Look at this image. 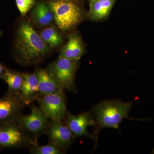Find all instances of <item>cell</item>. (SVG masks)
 I'll return each mask as SVG.
<instances>
[{"label": "cell", "instance_id": "cell-1", "mask_svg": "<svg viewBox=\"0 0 154 154\" xmlns=\"http://www.w3.org/2000/svg\"><path fill=\"white\" fill-rule=\"evenodd\" d=\"M17 60L23 64L38 63L48 53V47L28 22H22L16 39Z\"/></svg>", "mask_w": 154, "mask_h": 154}, {"label": "cell", "instance_id": "cell-18", "mask_svg": "<svg viewBox=\"0 0 154 154\" xmlns=\"http://www.w3.org/2000/svg\"><path fill=\"white\" fill-rule=\"evenodd\" d=\"M31 154H63L65 153L52 143L45 145H38V144L32 146L28 149Z\"/></svg>", "mask_w": 154, "mask_h": 154}, {"label": "cell", "instance_id": "cell-21", "mask_svg": "<svg viewBox=\"0 0 154 154\" xmlns=\"http://www.w3.org/2000/svg\"><path fill=\"white\" fill-rule=\"evenodd\" d=\"M60 1H70V0H60Z\"/></svg>", "mask_w": 154, "mask_h": 154}, {"label": "cell", "instance_id": "cell-4", "mask_svg": "<svg viewBox=\"0 0 154 154\" xmlns=\"http://www.w3.org/2000/svg\"><path fill=\"white\" fill-rule=\"evenodd\" d=\"M49 6L53 13L56 23L61 30L71 29L82 19V11L72 2L59 0L51 2Z\"/></svg>", "mask_w": 154, "mask_h": 154}, {"label": "cell", "instance_id": "cell-8", "mask_svg": "<svg viewBox=\"0 0 154 154\" xmlns=\"http://www.w3.org/2000/svg\"><path fill=\"white\" fill-rule=\"evenodd\" d=\"M45 134L52 143L65 153L71 146L75 137L64 121L50 119Z\"/></svg>", "mask_w": 154, "mask_h": 154}, {"label": "cell", "instance_id": "cell-6", "mask_svg": "<svg viewBox=\"0 0 154 154\" xmlns=\"http://www.w3.org/2000/svg\"><path fill=\"white\" fill-rule=\"evenodd\" d=\"M30 113L27 115L21 114L17 122L25 131L38 140V137L45 134L49 120L41 108L34 104L30 107Z\"/></svg>", "mask_w": 154, "mask_h": 154}, {"label": "cell", "instance_id": "cell-20", "mask_svg": "<svg viewBox=\"0 0 154 154\" xmlns=\"http://www.w3.org/2000/svg\"><path fill=\"white\" fill-rule=\"evenodd\" d=\"M7 69L2 64L0 63V78L2 79L4 73Z\"/></svg>", "mask_w": 154, "mask_h": 154}, {"label": "cell", "instance_id": "cell-12", "mask_svg": "<svg viewBox=\"0 0 154 154\" xmlns=\"http://www.w3.org/2000/svg\"><path fill=\"white\" fill-rule=\"evenodd\" d=\"M35 73L38 80V97L64 91L48 69H39Z\"/></svg>", "mask_w": 154, "mask_h": 154}, {"label": "cell", "instance_id": "cell-9", "mask_svg": "<svg viewBox=\"0 0 154 154\" xmlns=\"http://www.w3.org/2000/svg\"><path fill=\"white\" fill-rule=\"evenodd\" d=\"M26 106L20 94L7 92L0 99V124L17 122Z\"/></svg>", "mask_w": 154, "mask_h": 154}, {"label": "cell", "instance_id": "cell-14", "mask_svg": "<svg viewBox=\"0 0 154 154\" xmlns=\"http://www.w3.org/2000/svg\"><path fill=\"white\" fill-rule=\"evenodd\" d=\"M115 0H94L91 1L90 16L94 21H99L109 15Z\"/></svg>", "mask_w": 154, "mask_h": 154}, {"label": "cell", "instance_id": "cell-17", "mask_svg": "<svg viewBox=\"0 0 154 154\" xmlns=\"http://www.w3.org/2000/svg\"><path fill=\"white\" fill-rule=\"evenodd\" d=\"M41 37L46 44L51 47H57L62 42V38L53 27H49L42 30Z\"/></svg>", "mask_w": 154, "mask_h": 154}, {"label": "cell", "instance_id": "cell-13", "mask_svg": "<svg viewBox=\"0 0 154 154\" xmlns=\"http://www.w3.org/2000/svg\"><path fill=\"white\" fill-rule=\"evenodd\" d=\"M84 53V47L81 38L78 35L74 34L70 36L59 57L79 60Z\"/></svg>", "mask_w": 154, "mask_h": 154}, {"label": "cell", "instance_id": "cell-5", "mask_svg": "<svg viewBox=\"0 0 154 154\" xmlns=\"http://www.w3.org/2000/svg\"><path fill=\"white\" fill-rule=\"evenodd\" d=\"M78 62L79 60L58 57L48 67V69L64 90L77 93L75 76L78 69Z\"/></svg>", "mask_w": 154, "mask_h": 154}, {"label": "cell", "instance_id": "cell-3", "mask_svg": "<svg viewBox=\"0 0 154 154\" xmlns=\"http://www.w3.org/2000/svg\"><path fill=\"white\" fill-rule=\"evenodd\" d=\"M37 141L17 122L0 124V149H29Z\"/></svg>", "mask_w": 154, "mask_h": 154}, {"label": "cell", "instance_id": "cell-11", "mask_svg": "<svg viewBox=\"0 0 154 154\" xmlns=\"http://www.w3.org/2000/svg\"><path fill=\"white\" fill-rule=\"evenodd\" d=\"M20 96L26 105H30L38 97V80L35 73H23Z\"/></svg>", "mask_w": 154, "mask_h": 154}, {"label": "cell", "instance_id": "cell-10", "mask_svg": "<svg viewBox=\"0 0 154 154\" xmlns=\"http://www.w3.org/2000/svg\"><path fill=\"white\" fill-rule=\"evenodd\" d=\"M64 121L75 137L95 139L94 135L90 134L88 131L89 127L95 126L96 125V121L90 112H83L78 115H74L68 112Z\"/></svg>", "mask_w": 154, "mask_h": 154}, {"label": "cell", "instance_id": "cell-22", "mask_svg": "<svg viewBox=\"0 0 154 154\" xmlns=\"http://www.w3.org/2000/svg\"><path fill=\"white\" fill-rule=\"evenodd\" d=\"M91 1H94V0H91Z\"/></svg>", "mask_w": 154, "mask_h": 154}, {"label": "cell", "instance_id": "cell-2", "mask_svg": "<svg viewBox=\"0 0 154 154\" xmlns=\"http://www.w3.org/2000/svg\"><path fill=\"white\" fill-rule=\"evenodd\" d=\"M133 105L132 102H125L120 100L105 101L95 105L92 111L96 119L94 135L96 144L98 142L99 132L105 128L118 129L120 122L125 119H134L128 117Z\"/></svg>", "mask_w": 154, "mask_h": 154}, {"label": "cell", "instance_id": "cell-19", "mask_svg": "<svg viewBox=\"0 0 154 154\" xmlns=\"http://www.w3.org/2000/svg\"><path fill=\"white\" fill-rule=\"evenodd\" d=\"M17 6L22 15H25L34 4V0H16Z\"/></svg>", "mask_w": 154, "mask_h": 154}, {"label": "cell", "instance_id": "cell-15", "mask_svg": "<svg viewBox=\"0 0 154 154\" xmlns=\"http://www.w3.org/2000/svg\"><path fill=\"white\" fill-rule=\"evenodd\" d=\"M23 73L7 69L2 79L8 84V93L13 94H20L23 81Z\"/></svg>", "mask_w": 154, "mask_h": 154}, {"label": "cell", "instance_id": "cell-7", "mask_svg": "<svg viewBox=\"0 0 154 154\" xmlns=\"http://www.w3.org/2000/svg\"><path fill=\"white\" fill-rule=\"evenodd\" d=\"M39 107L48 119L64 121L68 112L64 91L38 97Z\"/></svg>", "mask_w": 154, "mask_h": 154}, {"label": "cell", "instance_id": "cell-16", "mask_svg": "<svg viewBox=\"0 0 154 154\" xmlns=\"http://www.w3.org/2000/svg\"><path fill=\"white\" fill-rule=\"evenodd\" d=\"M33 17L39 25L45 26L50 24L54 18V14L49 6L44 2L38 3L33 11Z\"/></svg>", "mask_w": 154, "mask_h": 154}]
</instances>
